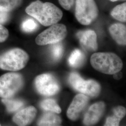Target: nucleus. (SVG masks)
<instances>
[{
  "mask_svg": "<svg viewBox=\"0 0 126 126\" xmlns=\"http://www.w3.org/2000/svg\"><path fill=\"white\" fill-rule=\"evenodd\" d=\"M40 106L41 108L45 111L57 113H59L61 112V108L54 99H45L41 102Z\"/></svg>",
  "mask_w": 126,
  "mask_h": 126,
  "instance_id": "6ab92c4d",
  "label": "nucleus"
},
{
  "mask_svg": "<svg viewBox=\"0 0 126 126\" xmlns=\"http://www.w3.org/2000/svg\"><path fill=\"white\" fill-rule=\"evenodd\" d=\"M69 81L75 90L92 97L98 96L101 90L100 86L98 82L94 80H85L76 72L71 73Z\"/></svg>",
  "mask_w": 126,
  "mask_h": 126,
  "instance_id": "423d86ee",
  "label": "nucleus"
},
{
  "mask_svg": "<svg viewBox=\"0 0 126 126\" xmlns=\"http://www.w3.org/2000/svg\"><path fill=\"white\" fill-rule=\"evenodd\" d=\"M23 0H0V11L9 12L20 6Z\"/></svg>",
  "mask_w": 126,
  "mask_h": 126,
  "instance_id": "a211bd4d",
  "label": "nucleus"
},
{
  "mask_svg": "<svg viewBox=\"0 0 126 126\" xmlns=\"http://www.w3.org/2000/svg\"><path fill=\"white\" fill-rule=\"evenodd\" d=\"M51 46V54L54 60H57L60 59L63 56V47L61 43H56L53 44Z\"/></svg>",
  "mask_w": 126,
  "mask_h": 126,
  "instance_id": "412c9836",
  "label": "nucleus"
},
{
  "mask_svg": "<svg viewBox=\"0 0 126 126\" xmlns=\"http://www.w3.org/2000/svg\"><path fill=\"white\" fill-rule=\"evenodd\" d=\"M9 18V12L0 11V24H3L7 22Z\"/></svg>",
  "mask_w": 126,
  "mask_h": 126,
  "instance_id": "393cba45",
  "label": "nucleus"
},
{
  "mask_svg": "<svg viewBox=\"0 0 126 126\" xmlns=\"http://www.w3.org/2000/svg\"><path fill=\"white\" fill-rule=\"evenodd\" d=\"M67 34V31L64 25L56 23L38 35L35 41L39 45L53 44L63 40Z\"/></svg>",
  "mask_w": 126,
  "mask_h": 126,
  "instance_id": "0eeeda50",
  "label": "nucleus"
},
{
  "mask_svg": "<svg viewBox=\"0 0 126 126\" xmlns=\"http://www.w3.org/2000/svg\"><path fill=\"white\" fill-rule=\"evenodd\" d=\"M1 101L4 104L7 110L9 113H14L19 110L24 105V102L19 99L9 98H3Z\"/></svg>",
  "mask_w": 126,
  "mask_h": 126,
  "instance_id": "f3484780",
  "label": "nucleus"
},
{
  "mask_svg": "<svg viewBox=\"0 0 126 126\" xmlns=\"http://www.w3.org/2000/svg\"><path fill=\"white\" fill-rule=\"evenodd\" d=\"M105 105L103 102H99L92 105L86 113L83 122L87 126L96 124L103 114Z\"/></svg>",
  "mask_w": 126,
  "mask_h": 126,
  "instance_id": "9d476101",
  "label": "nucleus"
},
{
  "mask_svg": "<svg viewBox=\"0 0 126 126\" xmlns=\"http://www.w3.org/2000/svg\"><path fill=\"white\" fill-rule=\"evenodd\" d=\"M126 3L119 5L113 9L111 15L117 20L124 22L126 20Z\"/></svg>",
  "mask_w": 126,
  "mask_h": 126,
  "instance_id": "aec40b11",
  "label": "nucleus"
},
{
  "mask_svg": "<svg viewBox=\"0 0 126 126\" xmlns=\"http://www.w3.org/2000/svg\"></svg>",
  "mask_w": 126,
  "mask_h": 126,
  "instance_id": "cd10ccee",
  "label": "nucleus"
},
{
  "mask_svg": "<svg viewBox=\"0 0 126 126\" xmlns=\"http://www.w3.org/2000/svg\"><path fill=\"white\" fill-rule=\"evenodd\" d=\"M113 74H114V76H113L114 78L115 79H120V78H122V76L121 72H118L117 73H115Z\"/></svg>",
  "mask_w": 126,
  "mask_h": 126,
  "instance_id": "a878e982",
  "label": "nucleus"
},
{
  "mask_svg": "<svg viewBox=\"0 0 126 126\" xmlns=\"http://www.w3.org/2000/svg\"><path fill=\"white\" fill-rule=\"evenodd\" d=\"M27 53L19 48L9 50L0 56V68L9 71H17L24 67L29 61Z\"/></svg>",
  "mask_w": 126,
  "mask_h": 126,
  "instance_id": "7ed1b4c3",
  "label": "nucleus"
},
{
  "mask_svg": "<svg viewBox=\"0 0 126 126\" xmlns=\"http://www.w3.org/2000/svg\"><path fill=\"white\" fill-rule=\"evenodd\" d=\"M88 100V98L86 95L83 94L77 95L68 109L67 115L68 118L72 121L76 120L85 108Z\"/></svg>",
  "mask_w": 126,
  "mask_h": 126,
  "instance_id": "1a4fd4ad",
  "label": "nucleus"
},
{
  "mask_svg": "<svg viewBox=\"0 0 126 126\" xmlns=\"http://www.w3.org/2000/svg\"><path fill=\"white\" fill-rule=\"evenodd\" d=\"M109 32L113 39L118 44L126 45V26L122 24L116 23L109 28Z\"/></svg>",
  "mask_w": 126,
  "mask_h": 126,
  "instance_id": "ddd939ff",
  "label": "nucleus"
},
{
  "mask_svg": "<svg viewBox=\"0 0 126 126\" xmlns=\"http://www.w3.org/2000/svg\"><path fill=\"white\" fill-rule=\"evenodd\" d=\"M37 26V23L34 20L32 19H28L23 22L22 28L24 32H31L35 31Z\"/></svg>",
  "mask_w": 126,
  "mask_h": 126,
  "instance_id": "4be33fe9",
  "label": "nucleus"
},
{
  "mask_svg": "<svg viewBox=\"0 0 126 126\" xmlns=\"http://www.w3.org/2000/svg\"><path fill=\"white\" fill-rule=\"evenodd\" d=\"M85 60L84 54L79 49L75 50L71 54L68 59V63L72 67H79L83 63Z\"/></svg>",
  "mask_w": 126,
  "mask_h": 126,
  "instance_id": "dca6fc26",
  "label": "nucleus"
},
{
  "mask_svg": "<svg viewBox=\"0 0 126 126\" xmlns=\"http://www.w3.org/2000/svg\"><path fill=\"white\" fill-rule=\"evenodd\" d=\"M9 35L8 30L2 24H0V43L4 42L6 40Z\"/></svg>",
  "mask_w": 126,
  "mask_h": 126,
  "instance_id": "5701e85b",
  "label": "nucleus"
},
{
  "mask_svg": "<svg viewBox=\"0 0 126 126\" xmlns=\"http://www.w3.org/2000/svg\"><path fill=\"white\" fill-rule=\"evenodd\" d=\"M26 12L45 26H48L59 22L63 13L55 5L50 2L43 3L39 0L33 2L27 7Z\"/></svg>",
  "mask_w": 126,
  "mask_h": 126,
  "instance_id": "f257e3e1",
  "label": "nucleus"
},
{
  "mask_svg": "<svg viewBox=\"0 0 126 126\" xmlns=\"http://www.w3.org/2000/svg\"><path fill=\"white\" fill-rule=\"evenodd\" d=\"M37 111L33 106L20 110L13 118V122L19 126H26L31 123L36 116Z\"/></svg>",
  "mask_w": 126,
  "mask_h": 126,
  "instance_id": "f8f14e48",
  "label": "nucleus"
},
{
  "mask_svg": "<svg viewBox=\"0 0 126 126\" xmlns=\"http://www.w3.org/2000/svg\"><path fill=\"white\" fill-rule=\"evenodd\" d=\"M59 2L61 6L66 10L71 9L73 3V0H59Z\"/></svg>",
  "mask_w": 126,
  "mask_h": 126,
  "instance_id": "b1692460",
  "label": "nucleus"
},
{
  "mask_svg": "<svg viewBox=\"0 0 126 126\" xmlns=\"http://www.w3.org/2000/svg\"><path fill=\"white\" fill-rule=\"evenodd\" d=\"M98 15V9L94 0H76L75 16L83 25L92 23Z\"/></svg>",
  "mask_w": 126,
  "mask_h": 126,
  "instance_id": "39448f33",
  "label": "nucleus"
},
{
  "mask_svg": "<svg viewBox=\"0 0 126 126\" xmlns=\"http://www.w3.org/2000/svg\"><path fill=\"white\" fill-rule=\"evenodd\" d=\"M61 119L57 115L53 113L45 114L38 122V126H59Z\"/></svg>",
  "mask_w": 126,
  "mask_h": 126,
  "instance_id": "2eb2a0df",
  "label": "nucleus"
},
{
  "mask_svg": "<svg viewBox=\"0 0 126 126\" xmlns=\"http://www.w3.org/2000/svg\"><path fill=\"white\" fill-rule=\"evenodd\" d=\"M112 115L107 118L105 126H119L120 122L126 115V108L122 106H118L113 109Z\"/></svg>",
  "mask_w": 126,
  "mask_h": 126,
  "instance_id": "4468645a",
  "label": "nucleus"
},
{
  "mask_svg": "<svg viewBox=\"0 0 126 126\" xmlns=\"http://www.w3.org/2000/svg\"><path fill=\"white\" fill-rule=\"evenodd\" d=\"M77 35L84 50L88 51H94L97 50V35L94 31L87 30L79 32Z\"/></svg>",
  "mask_w": 126,
  "mask_h": 126,
  "instance_id": "9b49d317",
  "label": "nucleus"
},
{
  "mask_svg": "<svg viewBox=\"0 0 126 126\" xmlns=\"http://www.w3.org/2000/svg\"><path fill=\"white\" fill-rule=\"evenodd\" d=\"M35 85L37 92L45 96L53 95L60 90V86L57 79L49 73L43 74L36 77Z\"/></svg>",
  "mask_w": 126,
  "mask_h": 126,
  "instance_id": "6e6552de",
  "label": "nucleus"
},
{
  "mask_svg": "<svg viewBox=\"0 0 126 126\" xmlns=\"http://www.w3.org/2000/svg\"><path fill=\"white\" fill-rule=\"evenodd\" d=\"M91 63L95 70L107 74L119 72L123 67L121 59L117 55L109 52H99L92 55Z\"/></svg>",
  "mask_w": 126,
  "mask_h": 126,
  "instance_id": "f03ea898",
  "label": "nucleus"
},
{
  "mask_svg": "<svg viewBox=\"0 0 126 126\" xmlns=\"http://www.w3.org/2000/svg\"><path fill=\"white\" fill-rule=\"evenodd\" d=\"M111 1H117V0H110Z\"/></svg>",
  "mask_w": 126,
  "mask_h": 126,
  "instance_id": "bb28decb",
  "label": "nucleus"
},
{
  "mask_svg": "<svg viewBox=\"0 0 126 126\" xmlns=\"http://www.w3.org/2000/svg\"><path fill=\"white\" fill-rule=\"evenodd\" d=\"M23 85L22 76L17 73L9 72L0 77V97L9 98L20 90Z\"/></svg>",
  "mask_w": 126,
  "mask_h": 126,
  "instance_id": "20e7f679",
  "label": "nucleus"
}]
</instances>
